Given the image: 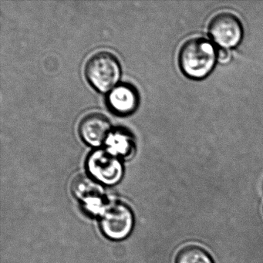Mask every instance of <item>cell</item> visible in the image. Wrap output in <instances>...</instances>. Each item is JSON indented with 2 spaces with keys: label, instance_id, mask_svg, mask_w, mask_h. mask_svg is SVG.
I'll return each mask as SVG.
<instances>
[{
  "label": "cell",
  "instance_id": "1",
  "mask_svg": "<svg viewBox=\"0 0 263 263\" xmlns=\"http://www.w3.org/2000/svg\"><path fill=\"white\" fill-rule=\"evenodd\" d=\"M217 59L215 47L207 40L192 38L186 41L179 53L183 73L193 79H202L210 73Z\"/></svg>",
  "mask_w": 263,
  "mask_h": 263
},
{
  "label": "cell",
  "instance_id": "2",
  "mask_svg": "<svg viewBox=\"0 0 263 263\" xmlns=\"http://www.w3.org/2000/svg\"><path fill=\"white\" fill-rule=\"evenodd\" d=\"M121 65L108 52L95 53L87 61L85 75L90 85L101 93L113 90L121 78Z\"/></svg>",
  "mask_w": 263,
  "mask_h": 263
},
{
  "label": "cell",
  "instance_id": "3",
  "mask_svg": "<svg viewBox=\"0 0 263 263\" xmlns=\"http://www.w3.org/2000/svg\"><path fill=\"white\" fill-rule=\"evenodd\" d=\"M100 226L104 235L110 239H124L133 229V213L123 203L106 204L100 215Z\"/></svg>",
  "mask_w": 263,
  "mask_h": 263
},
{
  "label": "cell",
  "instance_id": "4",
  "mask_svg": "<svg viewBox=\"0 0 263 263\" xmlns=\"http://www.w3.org/2000/svg\"><path fill=\"white\" fill-rule=\"evenodd\" d=\"M87 169L97 181L107 185H114L121 181L124 168L118 157L107 151L92 152L87 161Z\"/></svg>",
  "mask_w": 263,
  "mask_h": 263
},
{
  "label": "cell",
  "instance_id": "5",
  "mask_svg": "<svg viewBox=\"0 0 263 263\" xmlns=\"http://www.w3.org/2000/svg\"><path fill=\"white\" fill-rule=\"evenodd\" d=\"M70 190L73 196L82 202L84 209L92 215H101L107 204L103 187L89 175H77L70 184Z\"/></svg>",
  "mask_w": 263,
  "mask_h": 263
},
{
  "label": "cell",
  "instance_id": "6",
  "mask_svg": "<svg viewBox=\"0 0 263 263\" xmlns=\"http://www.w3.org/2000/svg\"><path fill=\"white\" fill-rule=\"evenodd\" d=\"M209 33L222 48H230L239 44L242 38V27L239 20L229 13H221L212 18Z\"/></svg>",
  "mask_w": 263,
  "mask_h": 263
},
{
  "label": "cell",
  "instance_id": "7",
  "mask_svg": "<svg viewBox=\"0 0 263 263\" xmlns=\"http://www.w3.org/2000/svg\"><path fill=\"white\" fill-rule=\"evenodd\" d=\"M111 124L107 116L101 113H91L81 120L79 125L81 138L86 144L99 147L107 141Z\"/></svg>",
  "mask_w": 263,
  "mask_h": 263
},
{
  "label": "cell",
  "instance_id": "8",
  "mask_svg": "<svg viewBox=\"0 0 263 263\" xmlns=\"http://www.w3.org/2000/svg\"><path fill=\"white\" fill-rule=\"evenodd\" d=\"M109 107L119 115H128L133 113L138 104L136 90L127 84L117 86L108 96Z\"/></svg>",
  "mask_w": 263,
  "mask_h": 263
},
{
  "label": "cell",
  "instance_id": "9",
  "mask_svg": "<svg viewBox=\"0 0 263 263\" xmlns=\"http://www.w3.org/2000/svg\"><path fill=\"white\" fill-rule=\"evenodd\" d=\"M110 152L115 156L125 157L130 155L133 150L134 144L132 138L122 132L110 133L106 141Z\"/></svg>",
  "mask_w": 263,
  "mask_h": 263
},
{
  "label": "cell",
  "instance_id": "10",
  "mask_svg": "<svg viewBox=\"0 0 263 263\" xmlns=\"http://www.w3.org/2000/svg\"><path fill=\"white\" fill-rule=\"evenodd\" d=\"M176 263H214L212 257L202 248L189 246L183 248L176 257Z\"/></svg>",
  "mask_w": 263,
  "mask_h": 263
},
{
  "label": "cell",
  "instance_id": "11",
  "mask_svg": "<svg viewBox=\"0 0 263 263\" xmlns=\"http://www.w3.org/2000/svg\"><path fill=\"white\" fill-rule=\"evenodd\" d=\"M231 55L229 50L221 48L217 51V59L221 63H228L230 61Z\"/></svg>",
  "mask_w": 263,
  "mask_h": 263
}]
</instances>
